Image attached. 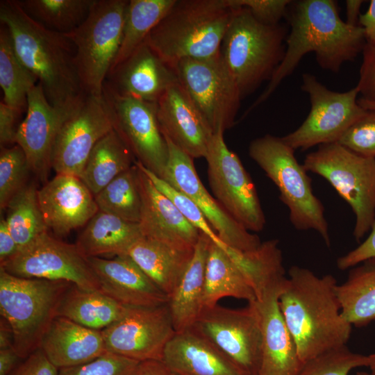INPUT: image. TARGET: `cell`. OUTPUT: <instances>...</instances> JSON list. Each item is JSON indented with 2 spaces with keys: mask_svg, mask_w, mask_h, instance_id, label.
<instances>
[{
  "mask_svg": "<svg viewBox=\"0 0 375 375\" xmlns=\"http://www.w3.org/2000/svg\"><path fill=\"white\" fill-rule=\"evenodd\" d=\"M290 8L286 15L290 31L283 58L265 90L244 115L266 101L308 53H315L321 67L337 72L344 62L355 59L366 43L363 29L344 22L335 1H292Z\"/></svg>",
  "mask_w": 375,
  "mask_h": 375,
  "instance_id": "obj_1",
  "label": "cell"
},
{
  "mask_svg": "<svg viewBox=\"0 0 375 375\" xmlns=\"http://www.w3.org/2000/svg\"><path fill=\"white\" fill-rule=\"evenodd\" d=\"M333 276L292 266L278 302L301 362L345 346L352 329L341 314Z\"/></svg>",
  "mask_w": 375,
  "mask_h": 375,
  "instance_id": "obj_2",
  "label": "cell"
},
{
  "mask_svg": "<svg viewBox=\"0 0 375 375\" xmlns=\"http://www.w3.org/2000/svg\"><path fill=\"white\" fill-rule=\"evenodd\" d=\"M0 21L9 31L17 56L38 78L51 105L62 106L85 94L75 65V47L65 33L36 22L17 0L1 1Z\"/></svg>",
  "mask_w": 375,
  "mask_h": 375,
  "instance_id": "obj_3",
  "label": "cell"
},
{
  "mask_svg": "<svg viewBox=\"0 0 375 375\" xmlns=\"http://www.w3.org/2000/svg\"><path fill=\"white\" fill-rule=\"evenodd\" d=\"M233 14L228 0H176L145 40L174 68L183 59L215 57Z\"/></svg>",
  "mask_w": 375,
  "mask_h": 375,
  "instance_id": "obj_4",
  "label": "cell"
},
{
  "mask_svg": "<svg viewBox=\"0 0 375 375\" xmlns=\"http://www.w3.org/2000/svg\"><path fill=\"white\" fill-rule=\"evenodd\" d=\"M231 6L221 53L243 98L272 78L284 56L287 31L280 24L259 22L246 8Z\"/></svg>",
  "mask_w": 375,
  "mask_h": 375,
  "instance_id": "obj_5",
  "label": "cell"
},
{
  "mask_svg": "<svg viewBox=\"0 0 375 375\" xmlns=\"http://www.w3.org/2000/svg\"><path fill=\"white\" fill-rule=\"evenodd\" d=\"M72 285L62 281L19 277L0 268V312L12 328L13 348L21 358L40 348Z\"/></svg>",
  "mask_w": 375,
  "mask_h": 375,
  "instance_id": "obj_6",
  "label": "cell"
},
{
  "mask_svg": "<svg viewBox=\"0 0 375 375\" xmlns=\"http://www.w3.org/2000/svg\"><path fill=\"white\" fill-rule=\"evenodd\" d=\"M249 154L278 188L292 225L298 230L316 231L329 246L324 208L314 194L310 178L294 150L281 138L267 134L250 143Z\"/></svg>",
  "mask_w": 375,
  "mask_h": 375,
  "instance_id": "obj_7",
  "label": "cell"
},
{
  "mask_svg": "<svg viewBox=\"0 0 375 375\" xmlns=\"http://www.w3.org/2000/svg\"><path fill=\"white\" fill-rule=\"evenodd\" d=\"M128 0H96L85 20L65 33L75 47V65L87 95L101 96L118 53Z\"/></svg>",
  "mask_w": 375,
  "mask_h": 375,
  "instance_id": "obj_8",
  "label": "cell"
},
{
  "mask_svg": "<svg viewBox=\"0 0 375 375\" xmlns=\"http://www.w3.org/2000/svg\"><path fill=\"white\" fill-rule=\"evenodd\" d=\"M303 166L325 178L351 206L356 217L353 236L362 239L375 220V158L333 142L308 154Z\"/></svg>",
  "mask_w": 375,
  "mask_h": 375,
  "instance_id": "obj_9",
  "label": "cell"
},
{
  "mask_svg": "<svg viewBox=\"0 0 375 375\" xmlns=\"http://www.w3.org/2000/svg\"><path fill=\"white\" fill-rule=\"evenodd\" d=\"M178 82L213 133L235 124L242 99L222 53L206 59H183L174 67Z\"/></svg>",
  "mask_w": 375,
  "mask_h": 375,
  "instance_id": "obj_10",
  "label": "cell"
},
{
  "mask_svg": "<svg viewBox=\"0 0 375 375\" xmlns=\"http://www.w3.org/2000/svg\"><path fill=\"white\" fill-rule=\"evenodd\" d=\"M301 88L310 99L308 115L298 128L281 137L294 150L338 142L367 112L358 102L356 86L347 92H335L328 89L312 74H303Z\"/></svg>",
  "mask_w": 375,
  "mask_h": 375,
  "instance_id": "obj_11",
  "label": "cell"
},
{
  "mask_svg": "<svg viewBox=\"0 0 375 375\" xmlns=\"http://www.w3.org/2000/svg\"><path fill=\"white\" fill-rule=\"evenodd\" d=\"M191 329L206 338L247 375H258L262 352L255 301L244 308H204Z\"/></svg>",
  "mask_w": 375,
  "mask_h": 375,
  "instance_id": "obj_12",
  "label": "cell"
},
{
  "mask_svg": "<svg viewBox=\"0 0 375 375\" xmlns=\"http://www.w3.org/2000/svg\"><path fill=\"white\" fill-rule=\"evenodd\" d=\"M223 134H213L205 158L209 185L216 200L234 219L248 231H260L266 221L256 187Z\"/></svg>",
  "mask_w": 375,
  "mask_h": 375,
  "instance_id": "obj_13",
  "label": "cell"
},
{
  "mask_svg": "<svg viewBox=\"0 0 375 375\" xmlns=\"http://www.w3.org/2000/svg\"><path fill=\"white\" fill-rule=\"evenodd\" d=\"M102 95L110 110L113 128L136 161L163 179L169 150L158 124L156 102L119 95L105 83Z\"/></svg>",
  "mask_w": 375,
  "mask_h": 375,
  "instance_id": "obj_14",
  "label": "cell"
},
{
  "mask_svg": "<svg viewBox=\"0 0 375 375\" xmlns=\"http://www.w3.org/2000/svg\"><path fill=\"white\" fill-rule=\"evenodd\" d=\"M0 268L19 277L62 281L84 290H101L88 258L76 244L64 242L48 232L21 248Z\"/></svg>",
  "mask_w": 375,
  "mask_h": 375,
  "instance_id": "obj_15",
  "label": "cell"
},
{
  "mask_svg": "<svg viewBox=\"0 0 375 375\" xmlns=\"http://www.w3.org/2000/svg\"><path fill=\"white\" fill-rule=\"evenodd\" d=\"M112 129L111 112L103 95L85 94L57 134L51 169L56 174L80 177L96 144Z\"/></svg>",
  "mask_w": 375,
  "mask_h": 375,
  "instance_id": "obj_16",
  "label": "cell"
},
{
  "mask_svg": "<svg viewBox=\"0 0 375 375\" xmlns=\"http://www.w3.org/2000/svg\"><path fill=\"white\" fill-rule=\"evenodd\" d=\"M107 352L137 361L162 360L176 333L167 303L127 306L124 314L101 331Z\"/></svg>",
  "mask_w": 375,
  "mask_h": 375,
  "instance_id": "obj_17",
  "label": "cell"
},
{
  "mask_svg": "<svg viewBox=\"0 0 375 375\" xmlns=\"http://www.w3.org/2000/svg\"><path fill=\"white\" fill-rule=\"evenodd\" d=\"M165 138L168 146L169 158L163 180L188 197L198 206L219 238L227 247L241 251L256 249L261 243L259 237L240 224L209 194L197 173L193 158L169 139Z\"/></svg>",
  "mask_w": 375,
  "mask_h": 375,
  "instance_id": "obj_18",
  "label": "cell"
},
{
  "mask_svg": "<svg viewBox=\"0 0 375 375\" xmlns=\"http://www.w3.org/2000/svg\"><path fill=\"white\" fill-rule=\"evenodd\" d=\"M85 94L62 106L51 105L38 83L28 93L26 117L19 124L15 144L24 151L31 172L46 183L57 134Z\"/></svg>",
  "mask_w": 375,
  "mask_h": 375,
  "instance_id": "obj_19",
  "label": "cell"
},
{
  "mask_svg": "<svg viewBox=\"0 0 375 375\" xmlns=\"http://www.w3.org/2000/svg\"><path fill=\"white\" fill-rule=\"evenodd\" d=\"M38 199L47 228L57 235L86 225L99 211L94 194L73 175L56 174L38 190Z\"/></svg>",
  "mask_w": 375,
  "mask_h": 375,
  "instance_id": "obj_20",
  "label": "cell"
},
{
  "mask_svg": "<svg viewBox=\"0 0 375 375\" xmlns=\"http://www.w3.org/2000/svg\"><path fill=\"white\" fill-rule=\"evenodd\" d=\"M178 82L175 69L162 60L145 40L112 69L104 83L119 95L157 102Z\"/></svg>",
  "mask_w": 375,
  "mask_h": 375,
  "instance_id": "obj_21",
  "label": "cell"
},
{
  "mask_svg": "<svg viewBox=\"0 0 375 375\" xmlns=\"http://www.w3.org/2000/svg\"><path fill=\"white\" fill-rule=\"evenodd\" d=\"M157 103L163 135L191 158H206L213 132L179 82L169 87Z\"/></svg>",
  "mask_w": 375,
  "mask_h": 375,
  "instance_id": "obj_22",
  "label": "cell"
},
{
  "mask_svg": "<svg viewBox=\"0 0 375 375\" xmlns=\"http://www.w3.org/2000/svg\"><path fill=\"white\" fill-rule=\"evenodd\" d=\"M138 167L142 198L140 225L146 238L182 250H194L201 232L192 225L173 202L154 185Z\"/></svg>",
  "mask_w": 375,
  "mask_h": 375,
  "instance_id": "obj_23",
  "label": "cell"
},
{
  "mask_svg": "<svg viewBox=\"0 0 375 375\" xmlns=\"http://www.w3.org/2000/svg\"><path fill=\"white\" fill-rule=\"evenodd\" d=\"M87 258L101 291L122 304L143 307L168 303V296L128 255Z\"/></svg>",
  "mask_w": 375,
  "mask_h": 375,
  "instance_id": "obj_24",
  "label": "cell"
},
{
  "mask_svg": "<svg viewBox=\"0 0 375 375\" xmlns=\"http://www.w3.org/2000/svg\"><path fill=\"white\" fill-rule=\"evenodd\" d=\"M281 294L272 292L255 301L262 331L258 375H297L303 365L279 306Z\"/></svg>",
  "mask_w": 375,
  "mask_h": 375,
  "instance_id": "obj_25",
  "label": "cell"
},
{
  "mask_svg": "<svg viewBox=\"0 0 375 375\" xmlns=\"http://www.w3.org/2000/svg\"><path fill=\"white\" fill-rule=\"evenodd\" d=\"M162 360L178 375H247L191 328L175 333Z\"/></svg>",
  "mask_w": 375,
  "mask_h": 375,
  "instance_id": "obj_26",
  "label": "cell"
},
{
  "mask_svg": "<svg viewBox=\"0 0 375 375\" xmlns=\"http://www.w3.org/2000/svg\"><path fill=\"white\" fill-rule=\"evenodd\" d=\"M40 348L58 369L85 363L107 352L101 331L61 316L52 321Z\"/></svg>",
  "mask_w": 375,
  "mask_h": 375,
  "instance_id": "obj_27",
  "label": "cell"
},
{
  "mask_svg": "<svg viewBox=\"0 0 375 375\" xmlns=\"http://www.w3.org/2000/svg\"><path fill=\"white\" fill-rule=\"evenodd\" d=\"M210 241L201 232L192 259L169 297L167 304L176 333L191 328L204 308L205 272Z\"/></svg>",
  "mask_w": 375,
  "mask_h": 375,
  "instance_id": "obj_28",
  "label": "cell"
},
{
  "mask_svg": "<svg viewBox=\"0 0 375 375\" xmlns=\"http://www.w3.org/2000/svg\"><path fill=\"white\" fill-rule=\"evenodd\" d=\"M182 250L143 237L126 253L167 296L172 294L193 256Z\"/></svg>",
  "mask_w": 375,
  "mask_h": 375,
  "instance_id": "obj_29",
  "label": "cell"
},
{
  "mask_svg": "<svg viewBox=\"0 0 375 375\" xmlns=\"http://www.w3.org/2000/svg\"><path fill=\"white\" fill-rule=\"evenodd\" d=\"M144 237L139 223L99 210L87 223L76 242L86 258L124 255Z\"/></svg>",
  "mask_w": 375,
  "mask_h": 375,
  "instance_id": "obj_30",
  "label": "cell"
},
{
  "mask_svg": "<svg viewBox=\"0 0 375 375\" xmlns=\"http://www.w3.org/2000/svg\"><path fill=\"white\" fill-rule=\"evenodd\" d=\"M224 249L246 277L256 300L270 292H283L288 278L277 240L261 242L256 249L248 251L227 246Z\"/></svg>",
  "mask_w": 375,
  "mask_h": 375,
  "instance_id": "obj_31",
  "label": "cell"
},
{
  "mask_svg": "<svg viewBox=\"0 0 375 375\" xmlns=\"http://www.w3.org/2000/svg\"><path fill=\"white\" fill-rule=\"evenodd\" d=\"M126 309L101 290H84L72 284L60 301L57 316L102 331L122 317Z\"/></svg>",
  "mask_w": 375,
  "mask_h": 375,
  "instance_id": "obj_32",
  "label": "cell"
},
{
  "mask_svg": "<svg viewBox=\"0 0 375 375\" xmlns=\"http://www.w3.org/2000/svg\"><path fill=\"white\" fill-rule=\"evenodd\" d=\"M224 248L210 240L205 272L204 308L217 305L226 297L248 303L256 301L252 288Z\"/></svg>",
  "mask_w": 375,
  "mask_h": 375,
  "instance_id": "obj_33",
  "label": "cell"
},
{
  "mask_svg": "<svg viewBox=\"0 0 375 375\" xmlns=\"http://www.w3.org/2000/svg\"><path fill=\"white\" fill-rule=\"evenodd\" d=\"M353 267L347 280L337 285L342 317L352 326L375 320V258Z\"/></svg>",
  "mask_w": 375,
  "mask_h": 375,
  "instance_id": "obj_34",
  "label": "cell"
},
{
  "mask_svg": "<svg viewBox=\"0 0 375 375\" xmlns=\"http://www.w3.org/2000/svg\"><path fill=\"white\" fill-rule=\"evenodd\" d=\"M136 160L113 128L93 148L80 178L95 196Z\"/></svg>",
  "mask_w": 375,
  "mask_h": 375,
  "instance_id": "obj_35",
  "label": "cell"
},
{
  "mask_svg": "<svg viewBox=\"0 0 375 375\" xmlns=\"http://www.w3.org/2000/svg\"><path fill=\"white\" fill-rule=\"evenodd\" d=\"M38 79L17 56L8 28H0V85L3 102L21 113L26 110L29 92Z\"/></svg>",
  "mask_w": 375,
  "mask_h": 375,
  "instance_id": "obj_36",
  "label": "cell"
},
{
  "mask_svg": "<svg viewBox=\"0 0 375 375\" xmlns=\"http://www.w3.org/2000/svg\"><path fill=\"white\" fill-rule=\"evenodd\" d=\"M175 1H128L121 45L111 69L123 62L145 41Z\"/></svg>",
  "mask_w": 375,
  "mask_h": 375,
  "instance_id": "obj_37",
  "label": "cell"
},
{
  "mask_svg": "<svg viewBox=\"0 0 375 375\" xmlns=\"http://www.w3.org/2000/svg\"><path fill=\"white\" fill-rule=\"evenodd\" d=\"M36 22L53 31L67 33L80 26L96 0H17Z\"/></svg>",
  "mask_w": 375,
  "mask_h": 375,
  "instance_id": "obj_38",
  "label": "cell"
},
{
  "mask_svg": "<svg viewBox=\"0 0 375 375\" xmlns=\"http://www.w3.org/2000/svg\"><path fill=\"white\" fill-rule=\"evenodd\" d=\"M94 199L99 210L117 216L126 221L140 223L142 198L135 164L121 173L103 188Z\"/></svg>",
  "mask_w": 375,
  "mask_h": 375,
  "instance_id": "obj_39",
  "label": "cell"
},
{
  "mask_svg": "<svg viewBox=\"0 0 375 375\" xmlns=\"http://www.w3.org/2000/svg\"><path fill=\"white\" fill-rule=\"evenodd\" d=\"M38 190L33 184L26 185L6 207L8 226L19 249L49 230L39 206Z\"/></svg>",
  "mask_w": 375,
  "mask_h": 375,
  "instance_id": "obj_40",
  "label": "cell"
},
{
  "mask_svg": "<svg viewBox=\"0 0 375 375\" xmlns=\"http://www.w3.org/2000/svg\"><path fill=\"white\" fill-rule=\"evenodd\" d=\"M30 167L23 149L15 144L1 148L0 154V208H6L10 201L27 184Z\"/></svg>",
  "mask_w": 375,
  "mask_h": 375,
  "instance_id": "obj_41",
  "label": "cell"
},
{
  "mask_svg": "<svg viewBox=\"0 0 375 375\" xmlns=\"http://www.w3.org/2000/svg\"><path fill=\"white\" fill-rule=\"evenodd\" d=\"M369 363L368 356L353 353L345 345L305 362L297 375H348L352 369Z\"/></svg>",
  "mask_w": 375,
  "mask_h": 375,
  "instance_id": "obj_42",
  "label": "cell"
},
{
  "mask_svg": "<svg viewBox=\"0 0 375 375\" xmlns=\"http://www.w3.org/2000/svg\"><path fill=\"white\" fill-rule=\"evenodd\" d=\"M140 169L149 176L156 188L167 197L188 219L200 232L207 235L212 242L222 248L226 245L222 242L217 233L207 222L198 206L186 195L178 191L165 180L159 178L153 172L136 161Z\"/></svg>",
  "mask_w": 375,
  "mask_h": 375,
  "instance_id": "obj_43",
  "label": "cell"
},
{
  "mask_svg": "<svg viewBox=\"0 0 375 375\" xmlns=\"http://www.w3.org/2000/svg\"><path fill=\"white\" fill-rule=\"evenodd\" d=\"M139 361L106 352L85 363L59 369L58 375H132Z\"/></svg>",
  "mask_w": 375,
  "mask_h": 375,
  "instance_id": "obj_44",
  "label": "cell"
},
{
  "mask_svg": "<svg viewBox=\"0 0 375 375\" xmlns=\"http://www.w3.org/2000/svg\"><path fill=\"white\" fill-rule=\"evenodd\" d=\"M338 142L359 155L375 158V110H367Z\"/></svg>",
  "mask_w": 375,
  "mask_h": 375,
  "instance_id": "obj_45",
  "label": "cell"
},
{
  "mask_svg": "<svg viewBox=\"0 0 375 375\" xmlns=\"http://www.w3.org/2000/svg\"><path fill=\"white\" fill-rule=\"evenodd\" d=\"M238 7L247 8L259 22L269 25L279 24L283 17L287 15L292 1L290 0H228Z\"/></svg>",
  "mask_w": 375,
  "mask_h": 375,
  "instance_id": "obj_46",
  "label": "cell"
},
{
  "mask_svg": "<svg viewBox=\"0 0 375 375\" xmlns=\"http://www.w3.org/2000/svg\"><path fill=\"white\" fill-rule=\"evenodd\" d=\"M356 85L361 99L375 103V41L366 42Z\"/></svg>",
  "mask_w": 375,
  "mask_h": 375,
  "instance_id": "obj_47",
  "label": "cell"
},
{
  "mask_svg": "<svg viewBox=\"0 0 375 375\" xmlns=\"http://www.w3.org/2000/svg\"><path fill=\"white\" fill-rule=\"evenodd\" d=\"M58 370L39 348L20 362L9 375H58Z\"/></svg>",
  "mask_w": 375,
  "mask_h": 375,
  "instance_id": "obj_48",
  "label": "cell"
},
{
  "mask_svg": "<svg viewBox=\"0 0 375 375\" xmlns=\"http://www.w3.org/2000/svg\"><path fill=\"white\" fill-rule=\"evenodd\" d=\"M370 231L368 237L358 247L338 259L337 266L339 269L344 270L375 258V220Z\"/></svg>",
  "mask_w": 375,
  "mask_h": 375,
  "instance_id": "obj_49",
  "label": "cell"
},
{
  "mask_svg": "<svg viewBox=\"0 0 375 375\" xmlns=\"http://www.w3.org/2000/svg\"><path fill=\"white\" fill-rule=\"evenodd\" d=\"M21 112L3 101L0 103V144L1 148L15 143L17 118Z\"/></svg>",
  "mask_w": 375,
  "mask_h": 375,
  "instance_id": "obj_50",
  "label": "cell"
},
{
  "mask_svg": "<svg viewBox=\"0 0 375 375\" xmlns=\"http://www.w3.org/2000/svg\"><path fill=\"white\" fill-rule=\"evenodd\" d=\"M19 250V247L12 237L6 217H1L0 220V264L3 263Z\"/></svg>",
  "mask_w": 375,
  "mask_h": 375,
  "instance_id": "obj_51",
  "label": "cell"
},
{
  "mask_svg": "<svg viewBox=\"0 0 375 375\" xmlns=\"http://www.w3.org/2000/svg\"><path fill=\"white\" fill-rule=\"evenodd\" d=\"M132 375H178L162 360H147L139 362Z\"/></svg>",
  "mask_w": 375,
  "mask_h": 375,
  "instance_id": "obj_52",
  "label": "cell"
},
{
  "mask_svg": "<svg viewBox=\"0 0 375 375\" xmlns=\"http://www.w3.org/2000/svg\"><path fill=\"white\" fill-rule=\"evenodd\" d=\"M359 26L364 31L366 42L375 41V0L370 1L367 10L360 15Z\"/></svg>",
  "mask_w": 375,
  "mask_h": 375,
  "instance_id": "obj_53",
  "label": "cell"
},
{
  "mask_svg": "<svg viewBox=\"0 0 375 375\" xmlns=\"http://www.w3.org/2000/svg\"><path fill=\"white\" fill-rule=\"evenodd\" d=\"M22 358L17 354L13 347L0 349V375L9 374L20 362Z\"/></svg>",
  "mask_w": 375,
  "mask_h": 375,
  "instance_id": "obj_54",
  "label": "cell"
},
{
  "mask_svg": "<svg viewBox=\"0 0 375 375\" xmlns=\"http://www.w3.org/2000/svg\"><path fill=\"white\" fill-rule=\"evenodd\" d=\"M364 1L361 0L346 1V22L351 26H359L360 7Z\"/></svg>",
  "mask_w": 375,
  "mask_h": 375,
  "instance_id": "obj_55",
  "label": "cell"
},
{
  "mask_svg": "<svg viewBox=\"0 0 375 375\" xmlns=\"http://www.w3.org/2000/svg\"><path fill=\"white\" fill-rule=\"evenodd\" d=\"M13 347V333L9 324L1 317L0 349Z\"/></svg>",
  "mask_w": 375,
  "mask_h": 375,
  "instance_id": "obj_56",
  "label": "cell"
},
{
  "mask_svg": "<svg viewBox=\"0 0 375 375\" xmlns=\"http://www.w3.org/2000/svg\"><path fill=\"white\" fill-rule=\"evenodd\" d=\"M359 105L363 108L365 110H375V103L369 102L365 101L361 98L358 99Z\"/></svg>",
  "mask_w": 375,
  "mask_h": 375,
  "instance_id": "obj_57",
  "label": "cell"
},
{
  "mask_svg": "<svg viewBox=\"0 0 375 375\" xmlns=\"http://www.w3.org/2000/svg\"><path fill=\"white\" fill-rule=\"evenodd\" d=\"M369 358V368L370 369L371 374L375 375V353L368 356Z\"/></svg>",
  "mask_w": 375,
  "mask_h": 375,
  "instance_id": "obj_58",
  "label": "cell"
},
{
  "mask_svg": "<svg viewBox=\"0 0 375 375\" xmlns=\"http://www.w3.org/2000/svg\"><path fill=\"white\" fill-rule=\"evenodd\" d=\"M356 375H373L371 373H367L364 372H358Z\"/></svg>",
  "mask_w": 375,
  "mask_h": 375,
  "instance_id": "obj_59",
  "label": "cell"
}]
</instances>
